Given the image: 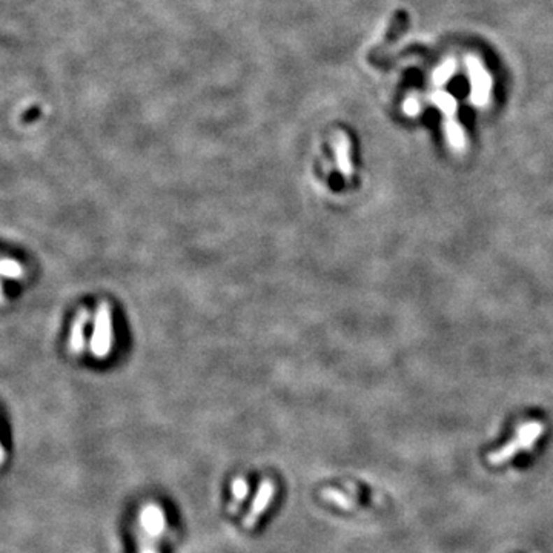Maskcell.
Masks as SVG:
<instances>
[{"label":"cell","mask_w":553,"mask_h":553,"mask_svg":"<svg viewBox=\"0 0 553 553\" xmlns=\"http://www.w3.org/2000/svg\"><path fill=\"white\" fill-rule=\"evenodd\" d=\"M3 459H5V452H3V447H2V444H0V464L3 463Z\"/></svg>","instance_id":"obj_11"},{"label":"cell","mask_w":553,"mask_h":553,"mask_svg":"<svg viewBox=\"0 0 553 553\" xmlns=\"http://www.w3.org/2000/svg\"><path fill=\"white\" fill-rule=\"evenodd\" d=\"M521 449V444L517 438H513L512 441H509L505 446H503L501 449H498L496 452H492V454H489V463L490 464H503V463H508L509 459H512L515 457Z\"/></svg>","instance_id":"obj_7"},{"label":"cell","mask_w":553,"mask_h":553,"mask_svg":"<svg viewBox=\"0 0 553 553\" xmlns=\"http://www.w3.org/2000/svg\"><path fill=\"white\" fill-rule=\"evenodd\" d=\"M140 524H142L143 535L157 540L165 532L166 527L165 512L157 504H148L140 513Z\"/></svg>","instance_id":"obj_3"},{"label":"cell","mask_w":553,"mask_h":553,"mask_svg":"<svg viewBox=\"0 0 553 553\" xmlns=\"http://www.w3.org/2000/svg\"><path fill=\"white\" fill-rule=\"evenodd\" d=\"M23 274L20 263L14 260H0V275L8 278H19Z\"/></svg>","instance_id":"obj_10"},{"label":"cell","mask_w":553,"mask_h":553,"mask_svg":"<svg viewBox=\"0 0 553 553\" xmlns=\"http://www.w3.org/2000/svg\"><path fill=\"white\" fill-rule=\"evenodd\" d=\"M322 496L324 498L326 501H331L333 504H337L338 508L345 509V510H352L355 509L357 505L355 503L350 500V496L340 492V490H335V489H324L322 492Z\"/></svg>","instance_id":"obj_8"},{"label":"cell","mask_w":553,"mask_h":553,"mask_svg":"<svg viewBox=\"0 0 553 553\" xmlns=\"http://www.w3.org/2000/svg\"><path fill=\"white\" fill-rule=\"evenodd\" d=\"M335 154H337V165L341 174L346 178L352 175V163L349 157V143L346 137H340L337 145H335Z\"/></svg>","instance_id":"obj_6"},{"label":"cell","mask_w":553,"mask_h":553,"mask_svg":"<svg viewBox=\"0 0 553 553\" xmlns=\"http://www.w3.org/2000/svg\"><path fill=\"white\" fill-rule=\"evenodd\" d=\"M88 320H89V313L87 309L80 310L74 318L71 333H69V349H71L74 354H80L85 349V329H87Z\"/></svg>","instance_id":"obj_4"},{"label":"cell","mask_w":553,"mask_h":553,"mask_svg":"<svg viewBox=\"0 0 553 553\" xmlns=\"http://www.w3.org/2000/svg\"><path fill=\"white\" fill-rule=\"evenodd\" d=\"M3 301V291H2V285H0V303Z\"/></svg>","instance_id":"obj_12"},{"label":"cell","mask_w":553,"mask_h":553,"mask_svg":"<svg viewBox=\"0 0 553 553\" xmlns=\"http://www.w3.org/2000/svg\"><path fill=\"white\" fill-rule=\"evenodd\" d=\"M113 315L110 306L103 303L97 308L94 318V329L91 337V350L96 358H105L113 349Z\"/></svg>","instance_id":"obj_1"},{"label":"cell","mask_w":553,"mask_h":553,"mask_svg":"<svg viewBox=\"0 0 553 553\" xmlns=\"http://www.w3.org/2000/svg\"><path fill=\"white\" fill-rule=\"evenodd\" d=\"M544 433V424L540 422H529L523 423L517 431L515 438L519 441L521 449L531 452L535 447V443Z\"/></svg>","instance_id":"obj_5"},{"label":"cell","mask_w":553,"mask_h":553,"mask_svg":"<svg viewBox=\"0 0 553 553\" xmlns=\"http://www.w3.org/2000/svg\"><path fill=\"white\" fill-rule=\"evenodd\" d=\"M274 495H275V486L274 482L271 480H264L259 490H257V495L254 498V503L251 505V509L246 513V517L243 519V527L246 531H251V529L255 527V524L259 523L261 515L266 509L269 508L271 501L274 500Z\"/></svg>","instance_id":"obj_2"},{"label":"cell","mask_w":553,"mask_h":553,"mask_svg":"<svg viewBox=\"0 0 553 553\" xmlns=\"http://www.w3.org/2000/svg\"><path fill=\"white\" fill-rule=\"evenodd\" d=\"M247 492H249V486H247V482L243 478H237L236 481L232 482L234 503L231 505V512H234V513L238 512V508L241 505V503L246 500Z\"/></svg>","instance_id":"obj_9"}]
</instances>
